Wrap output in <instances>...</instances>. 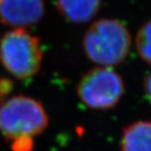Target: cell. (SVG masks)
<instances>
[{
  "label": "cell",
  "mask_w": 151,
  "mask_h": 151,
  "mask_svg": "<svg viewBox=\"0 0 151 151\" xmlns=\"http://www.w3.org/2000/svg\"><path fill=\"white\" fill-rule=\"evenodd\" d=\"M143 89L146 95V98L151 103V71L146 75L143 80Z\"/></svg>",
  "instance_id": "cell-11"
},
{
  "label": "cell",
  "mask_w": 151,
  "mask_h": 151,
  "mask_svg": "<svg viewBox=\"0 0 151 151\" xmlns=\"http://www.w3.org/2000/svg\"><path fill=\"white\" fill-rule=\"evenodd\" d=\"M48 116L44 106L34 99L16 96L0 106V131L10 142L38 136L47 128Z\"/></svg>",
  "instance_id": "cell-2"
},
{
  "label": "cell",
  "mask_w": 151,
  "mask_h": 151,
  "mask_svg": "<svg viewBox=\"0 0 151 151\" xmlns=\"http://www.w3.org/2000/svg\"><path fill=\"white\" fill-rule=\"evenodd\" d=\"M125 92L124 80L111 68H95L80 79L77 93L81 102L94 110H109L118 104Z\"/></svg>",
  "instance_id": "cell-4"
},
{
  "label": "cell",
  "mask_w": 151,
  "mask_h": 151,
  "mask_svg": "<svg viewBox=\"0 0 151 151\" xmlns=\"http://www.w3.org/2000/svg\"><path fill=\"white\" fill-rule=\"evenodd\" d=\"M34 139L31 137L18 138L11 141L12 151H33Z\"/></svg>",
  "instance_id": "cell-9"
},
{
  "label": "cell",
  "mask_w": 151,
  "mask_h": 151,
  "mask_svg": "<svg viewBox=\"0 0 151 151\" xmlns=\"http://www.w3.org/2000/svg\"><path fill=\"white\" fill-rule=\"evenodd\" d=\"M12 88L13 85L11 81L6 78L0 79V106L5 101L6 96L12 90Z\"/></svg>",
  "instance_id": "cell-10"
},
{
  "label": "cell",
  "mask_w": 151,
  "mask_h": 151,
  "mask_svg": "<svg viewBox=\"0 0 151 151\" xmlns=\"http://www.w3.org/2000/svg\"><path fill=\"white\" fill-rule=\"evenodd\" d=\"M82 44L85 54L92 62L110 68L127 59L131 47V36L120 21L101 18L89 27Z\"/></svg>",
  "instance_id": "cell-1"
},
{
  "label": "cell",
  "mask_w": 151,
  "mask_h": 151,
  "mask_svg": "<svg viewBox=\"0 0 151 151\" xmlns=\"http://www.w3.org/2000/svg\"><path fill=\"white\" fill-rule=\"evenodd\" d=\"M136 48L141 59L151 65V19L138 29L136 36Z\"/></svg>",
  "instance_id": "cell-8"
},
{
  "label": "cell",
  "mask_w": 151,
  "mask_h": 151,
  "mask_svg": "<svg viewBox=\"0 0 151 151\" xmlns=\"http://www.w3.org/2000/svg\"><path fill=\"white\" fill-rule=\"evenodd\" d=\"M42 58L39 38L22 28L6 32L0 40V62L19 79L34 77L40 68Z\"/></svg>",
  "instance_id": "cell-3"
},
{
  "label": "cell",
  "mask_w": 151,
  "mask_h": 151,
  "mask_svg": "<svg viewBox=\"0 0 151 151\" xmlns=\"http://www.w3.org/2000/svg\"><path fill=\"white\" fill-rule=\"evenodd\" d=\"M60 14L75 24H84L90 21L99 13L101 0H57Z\"/></svg>",
  "instance_id": "cell-7"
},
{
  "label": "cell",
  "mask_w": 151,
  "mask_h": 151,
  "mask_svg": "<svg viewBox=\"0 0 151 151\" xmlns=\"http://www.w3.org/2000/svg\"><path fill=\"white\" fill-rule=\"evenodd\" d=\"M120 151H151V120H139L122 131Z\"/></svg>",
  "instance_id": "cell-6"
},
{
  "label": "cell",
  "mask_w": 151,
  "mask_h": 151,
  "mask_svg": "<svg viewBox=\"0 0 151 151\" xmlns=\"http://www.w3.org/2000/svg\"><path fill=\"white\" fill-rule=\"evenodd\" d=\"M44 13L43 0H0V19L11 27L21 28L35 25Z\"/></svg>",
  "instance_id": "cell-5"
}]
</instances>
